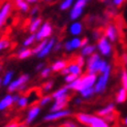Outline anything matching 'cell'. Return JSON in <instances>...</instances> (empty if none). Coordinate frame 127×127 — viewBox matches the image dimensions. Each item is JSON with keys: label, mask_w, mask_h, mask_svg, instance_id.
<instances>
[{"label": "cell", "mask_w": 127, "mask_h": 127, "mask_svg": "<svg viewBox=\"0 0 127 127\" xmlns=\"http://www.w3.org/2000/svg\"><path fill=\"white\" fill-rule=\"evenodd\" d=\"M110 63L107 62L105 59H102L101 56L98 52H95L94 54L90 55L87 57L86 59V71L90 73H100L104 71L106 67L109 66Z\"/></svg>", "instance_id": "6da1fadb"}, {"label": "cell", "mask_w": 127, "mask_h": 127, "mask_svg": "<svg viewBox=\"0 0 127 127\" xmlns=\"http://www.w3.org/2000/svg\"><path fill=\"white\" fill-rule=\"evenodd\" d=\"M75 119L78 123L82 125L90 126V127H109L110 124L107 123L103 117L98 116L97 114H89L80 112L75 114Z\"/></svg>", "instance_id": "7a4b0ae2"}, {"label": "cell", "mask_w": 127, "mask_h": 127, "mask_svg": "<svg viewBox=\"0 0 127 127\" xmlns=\"http://www.w3.org/2000/svg\"><path fill=\"white\" fill-rule=\"evenodd\" d=\"M112 69H113L112 65L109 64V66L106 67L104 71L98 73L96 82H95V85H94V90L96 94L102 95L105 92L107 86H109L111 77H112Z\"/></svg>", "instance_id": "3957f363"}, {"label": "cell", "mask_w": 127, "mask_h": 127, "mask_svg": "<svg viewBox=\"0 0 127 127\" xmlns=\"http://www.w3.org/2000/svg\"><path fill=\"white\" fill-rule=\"evenodd\" d=\"M96 50L102 57L110 58L114 54L113 42L109 38H106L104 35H101L96 40Z\"/></svg>", "instance_id": "277c9868"}, {"label": "cell", "mask_w": 127, "mask_h": 127, "mask_svg": "<svg viewBox=\"0 0 127 127\" xmlns=\"http://www.w3.org/2000/svg\"><path fill=\"white\" fill-rule=\"evenodd\" d=\"M30 80V75L27 73L21 74L16 80H12L9 85L7 86V91L9 93L17 92V91H25L27 88V84Z\"/></svg>", "instance_id": "5b68a950"}, {"label": "cell", "mask_w": 127, "mask_h": 127, "mask_svg": "<svg viewBox=\"0 0 127 127\" xmlns=\"http://www.w3.org/2000/svg\"><path fill=\"white\" fill-rule=\"evenodd\" d=\"M87 3L88 2L83 1V0H75L74 3L70 7V9L68 10L69 20H71V21L80 20V18L83 16L84 11L87 7Z\"/></svg>", "instance_id": "8992f818"}, {"label": "cell", "mask_w": 127, "mask_h": 127, "mask_svg": "<svg viewBox=\"0 0 127 127\" xmlns=\"http://www.w3.org/2000/svg\"><path fill=\"white\" fill-rule=\"evenodd\" d=\"M71 111L69 109H63L60 111H55V112H50L48 115H46L43 117V122H56V121H59V120L62 119H65L67 117H70L71 116Z\"/></svg>", "instance_id": "52a82bcc"}, {"label": "cell", "mask_w": 127, "mask_h": 127, "mask_svg": "<svg viewBox=\"0 0 127 127\" xmlns=\"http://www.w3.org/2000/svg\"><path fill=\"white\" fill-rule=\"evenodd\" d=\"M54 32V28L49 21L43 22L41 24V26L39 29L35 32V37H36V41H40L43 39H48L51 36L53 35Z\"/></svg>", "instance_id": "ba28073f"}, {"label": "cell", "mask_w": 127, "mask_h": 127, "mask_svg": "<svg viewBox=\"0 0 127 127\" xmlns=\"http://www.w3.org/2000/svg\"><path fill=\"white\" fill-rule=\"evenodd\" d=\"M97 75L98 74H96V73L86 72L85 74H82L81 77H79V79H80V88H79V91L82 90V89H85V88L94 87L95 82H96V79H97Z\"/></svg>", "instance_id": "9c48e42d"}, {"label": "cell", "mask_w": 127, "mask_h": 127, "mask_svg": "<svg viewBox=\"0 0 127 127\" xmlns=\"http://www.w3.org/2000/svg\"><path fill=\"white\" fill-rule=\"evenodd\" d=\"M103 35L106 38H109L113 43H115L119 39V29L115 24L110 23L103 29Z\"/></svg>", "instance_id": "30bf717a"}, {"label": "cell", "mask_w": 127, "mask_h": 127, "mask_svg": "<svg viewBox=\"0 0 127 127\" xmlns=\"http://www.w3.org/2000/svg\"><path fill=\"white\" fill-rule=\"evenodd\" d=\"M41 112V106L39 104H33L29 107V110L27 112L26 115V119H25V124L26 125H30L32 124L36 118L39 116V114Z\"/></svg>", "instance_id": "8fae6325"}, {"label": "cell", "mask_w": 127, "mask_h": 127, "mask_svg": "<svg viewBox=\"0 0 127 127\" xmlns=\"http://www.w3.org/2000/svg\"><path fill=\"white\" fill-rule=\"evenodd\" d=\"M12 10V3L10 1H6L1 7H0V28L4 26V24L7 21Z\"/></svg>", "instance_id": "7c38bea8"}, {"label": "cell", "mask_w": 127, "mask_h": 127, "mask_svg": "<svg viewBox=\"0 0 127 127\" xmlns=\"http://www.w3.org/2000/svg\"><path fill=\"white\" fill-rule=\"evenodd\" d=\"M56 41H57V38H56V37H55V36H53V37L51 36L50 38L48 39V41H47V43H46V46L43 47V49H42L36 56L38 57V58H44V57L49 56L51 53L53 52V49H54V46H55Z\"/></svg>", "instance_id": "4fadbf2b"}, {"label": "cell", "mask_w": 127, "mask_h": 127, "mask_svg": "<svg viewBox=\"0 0 127 127\" xmlns=\"http://www.w3.org/2000/svg\"><path fill=\"white\" fill-rule=\"evenodd\" d=\"M84 31V24L81 21H72V23L69 25L68 27V32L72 36H80Z\"/></svg>", "instance_id": "5bb4252c"}, {"label": "cell", "mask_w": 127, "mask_h": 127, "mask_svg": "<svg viewBox=\"0 0 127 127\" xmlns=\"http://www.w3.org/2000/svg\"><path fill=\"white\" fill-rule=\"evenodd\" d=\"M68 100H69V96L55 99L52 106H51V109H50V112H55V111H60L63 109H66L68 105Z\"/></svg>", "instance_id": "9a60e30c"}, {"label": "cell", "mask_w": 127, "mask_h": 127, "mask_svg": "<svg viewBox=\"0 0 127 127\" xmlns=\"http://www.w3.org/2000/svg\"><path fill=\"white\" fill-rule=\"evenodd\" d=\"M115 112H116V104L114 102H110V103H107L106 105L102 106L101 109H99L96 112V114L100 117H105V116L115 113Z\"/></svg>", "instance_id": "2e32d148"}, {"label": "cell", "mask_w": 127, "mask_h": 127, "mask_svg": "<svg viewBox=\"0 0 127 127\" xmlns=\"http://www.w3.org/2000/svg\"><path fill=\"white\" fill-rule=\"evenodd\" d=\"M15 103L14 101V96L12 94H6L5 96L0 100V111H4V110H7L8 107H10L12 104Z\"/></svg>", "instance_id": "e0dca14e"}, {"label": "cell", "mask_w": 127, "mask_h": 127, "mask_svg": "<svg viewBox=\"0 0 127 127\" xmlns=\"http://www.w3.org/2000/svg\"><path fill=\"white\" fill-rule=\"evenodd\" d=\"M69 91H70V89H69L67 86H63V87L58 88L57 90H55L51 95H52L53 99L55 100V99H58V98L69 96Z\"/></svg>", "instance_id": "ac0fdd59"}, {"label": "cell", "mask_w": 127, "mask_h": 127, "mask_svg": "<svg viewBox=\"0 0 127 127\" xmlns=\"http://www.w3.org/2000/svg\"><path fill=\"white\" fill-rule=\"evenodd\" d=\"M42 23H43V21H42V19L40 17H34L29 23V26H28L29 32L30 33H35L36 31L39 29V27L41 26Z\"/></svg>", "instance_id": "d6986e66"}, {"label": "cell", "mask_w": 127, "mask_h": 127, "mask_svg": "<svg viewBox=\"0 0 127 127\" xmlns=\"http://www.w3.org/2000/svg\"><path fill=\"white\" fill-rule=\"evenodd\" d=\"M127 101V90L123 87L119 88L115 95V103L117 104H123Z\"/></svg>", "instance_id": "ffe728a7"}, {"label": "cell", "mask_w": 127, "mask_h": 127, "mask_svg": "<svg viewBox=\"0 0 127 127\" xmlns=\"http://www.w3.org/2000/svg\"><path fill=\"white\" fill-rule=\"evenodd\" d=\"M67 68L69 70V73L74 74L75 77H81L83 74V67H81L79 64H77L74 61L72 62H68Z\"/></svg>", "instance_id": "44dd1931"}, {"label": "cell", "mask_w": 127, "mask_h": 127, "mask_svg": "<svg viewBox=\"0 0 127 127\" xmlns=\"http://www.w3.org/2000/svg\"><path fill=\"white\" fill-rule=\"evenodd\" d=\"M67 64H68V62L65 59H59V60H56L55 62L52 63L51 69H52L53 72H60L63 68L67 66Z\"/></svg>", "instance_id": "7402d4cb"}, {"label": "cell", "mask_w": 127, "mask_h": 127, "mask_svg": "<svg viewBox=\"0 0 127 127\" xmlns=\"http://www.w3.org/2000/svg\"><path fill=\"white\" fill-rule=\"evenodd\" d=\"M96 44H93V43H88L86 44L85 47L81 48V55H83L84 57H89L90 55L94 54L96 52Z\"/></svg>", "instance_id": "603a6c76"}, {"label": "cell", "mask_w": 127, "mask_h": 127, "mask_svg": "<svg viewBox=\"0 0 127 127\" xmlns=\"http://www.w3.org/2000/svg\"><path fill=\"white\" fill-rule=\"evenodd\" d=\"M33 55V52H32V50L29 49V47H23L20 51L18 52V59H20V60H25V59H28L29 57H31Z\"/></svg>", "instance_id": "cb8c5ba5"}, {"label": "cell", "mask_w": 127, "mask_h": 127, "mask_svg": "<svg viewBox=\"0 0 127 127\" xmlns=\"http://www.w3.org/2000/svg\"><path fill=\"white\" fill-rule=\"evenodd\" d=\"M79 94H80V96L83 99H90L96 93H95L94 87H90V88H85V89H82V90H80Z\"/></svg>", "instance_id": "d4e9b609"}, {"label": "cell", "mask_w": 127, "mask_h": 127, "mask_svg": "<svg viewBox=\"0 0 127 127\" xmlns=\"http://www.w3.org/2000/svg\"><path fill=\"white\" fill-rule=\"evenodd\" d=\"M15 3L18 9L22 12H28L30 10V4L26 0H15Z\"/></svg>", "instance_id": "484cf974"}, {"label": "cell", "mask_w": 127, "mask_h": 127, "mask_svg": "<svg viewBox=\"0 0 127 127\" xmlns=\"http://www.w3.org/2000/svg\"><path fill=\"white\" fill-rule=\"evenodd\" d=\"M75 0H62L59 4V9L61 11H66L69 10L70 7L72 6V4L74 3Z\"/></svg>", "instance_id": "4316f807"}, {"label": "cell", "mask_w": 127, "mask_h": 127, "mask_svg": "<svg viewBox=\"0 0 127 127\" xmlns=\"http://www.w3.org/2000/svg\"><path fill=\"white\" fill-rule=\"evenodd\" d=\"M120 82H121V87L127 90V69L124 66L120 71Z\"/></svg>", "instance_id": "83f0119b"}, {"label": "cell", "mask_w": 127, "mask_h": 127, "mask_svg": "<svg viewBox=\"0 0 127 127\" xmlns=\"http://www.w3.org/2000/svg\"><path fill=\"white\" fill-rule=\"evenodd\" d=\"M71 44L72 50H81V43H82V38L80 36H73L71 39H69Z\"/></svg>", "instance_id": "f1b7e54d"}, {"label": "cell", "mask_w": 127, "mask_h": 127, "mask_svg": "<svg viewBox=\"0 0 127 127\" xmlns=\"http://www.w3.org/2000/svg\"><path fill=\"white\" fill-rule=\"evenodd\" d=\"M36 42V37L35 33H30L29 36H27L23 41V47H30Z\"/></svg>", "instance_id": "f546056e"}, {"label": "cell", "mask_w": 127, "mask_h": 127, "mask_svg": "<svg viewBox=\"0 0 127 127\" xmlns=\"http://www.w3.org/2000/svg\"><path fill=\"white\" fill-rule=\"evenodd\" d=\"M12 77H14V71L12 70H7L5 72V74L2 78V85L4 86H8L9 83L12 81Z\"/></svg>", "instance_id": "4dcf8cb0"}, {"label": "cell", "mask_w": 127, "mask_h": 127, "mask_svg": "<svg viewBox=\"0 0 127 127\" xmlns=\"http://www.w3.org/2000/svg\"><path fill=\"white\" fill-rule=\"evenodd\" d=\"M29 104V97L28 96H20L19 100L17 101V105L19 109H25Z\"/></svg>", "instance_id": "1f68e13d"}, {"label": "cell", "mask_w": 127, "mask_h": 127, "mask_svg": "<svg viewBox=\"0 0 127 127\" xmlns=\"http://www.w3.org/2000/svg\"><path fill=\"white\" fill-rule=\"evenodd\" d=\"M49 39V38H48ZM48 39H43V40H40V41H38V43L36 44V46L32 49V52H33V55H37L38 54L40 51L43 49V47L46 46V43H47V41H48Z\"/></svg>", "instance_id": "d6a6232c"}, {"label": "cell", "mask_w": 127, "mask_h": 127, "mask_svg": "<svg viewBox=\"0 0 127 127\" xmlns=\"http://www.w3.org/2000/svg\"><path fill=\"white\" fill-rule=\"evenodd\" d=\"M52 100H54L53 97H52V95H44V96H42V97L39 99L38 104H39L40 106H46V105H48L50 102H52Z\"/></svg>", "instance_id": "836d02e7"}, {"label": "cell", "mask_w": 127, "mask_h": 127, "mask_svg": "<svg viewBox=\"0 0 127 127\" xmlns=\"http://www.w3.org/2000/svg\"><path fill=\"white\" fill-rule=\"evenodd\" d=\"M52 72H53V71H52V69H51V66H50V67H46V66H44V67L41 69V70H40V78H42V79H48Z\"/></svg>", "instance_id": "e575fe53"}, {"label": "cell", "mask_w": 127, "mask_h": 127, "mask_svg": "<svg viewBox=\"0 0 127 127\" xmlns=\"http://www.w3.org/2000/svg\"><path fill=\"white\" fill-rule=\"evenodd\" d=\"M74 62L79 64L81 67H84L86 65V57H84L83 55H79L74 58Z\"/></svg>", "instance_id": "d590c367"}, {"label": "cell", "mask_w": 127, "mask_h": 127, "mask_svg": "<svg viewBox=\"0 0 127 127\" xmlns=\"http://www.w3.org/2000/svg\"><path fill=\"white\" fill-rule=\"evenodd\" d=\"M54 87V82L53 81H48L42 85V91L43 92H50L53 90Z\"/></svg>", "instance_id": "8d00e7d4"}, {"label": "cell", "mask_w": 127, "mask_h": 127, "mask_svg": "<svg viewBox=\"0 0 127 127\" xmlns=\"http://www.w3.org/2000/svg\"><path fill=\"white\" fill-rule=\"evenodd\" d=\"M9 44H10V42H9V40L7 38L0 39V52L3 51V50H5V49H7L9 47Z\"/></svg>", "instance_id": "74e56055"}, {"label": "cell", "mask_w": 127, "mask_h": 127, "mask_svg": "<svg viewBox=\"0 0 127 127\" xmlns=\"http://www.w3.org/2000/svg\"><path fill=\"white\" fill-rule=\"evenodd\" d=\"M126 1L127 0H111V3L113 6H115L117 8H120L126 3Z\"/></svg>", "instance_id": "f35d334b"}, {"label": "cell", "mask_w": 127, "mask_h": 127, "mask_svg": "<svg viewBox=\"0 0 127 127\" xmlns=\"http://www.w3.org/2000/svg\"><path fill=\"white\" fill-rule=\"evenodd\" d=\"M104 118V120L105 121L109 123V124H112V123H114L115 122V120H116V112L115 113H113V114H110V115H107V116H105V117H103Z\"/></svg>", "instance_id": "ab89813d"}, {"label": "cell", "mask_w": 127, "mask_h": 127, "mask_svg": "<svg viewBox=\"0 0 127 127\" xmlns=\"http://www.w3.org/2000/svg\"><path fill=\"white\" fill-rule=\"evenodd\" d=\"M63 50H64L66 53L73 52V50L71 48V44H70V41H69V40H66V41L63 42Z\"/></svg>", "instance_id": "60d3db41"}, {"label": "cell", "mask_w": 127, "mask_h": 127, "mask_svg": "<svg viewBox=\"0 0 127 127\" xmlns=\"http://www.w3.org/2000/svg\"><path fill=\"white\" fill-rule=\"evenodd\" d=\"M78 77H75L74 74H71V73H68L66 75H64V82L65 84H70L71 82H73L75 79H77Z\"/></svg>", "instance_id": "b9f144b4"}, {"label": "cell", "mask_w": 127, "mask_h": 127, "mask_svg": "<svg viewBox=\"0 0 127 127\" xmlns=\"http://www.w3.org/2000/svg\"><path fill=\"white\" fill-rule=\"evenodd\" d=\"M62 127H78V123H75L73 121H70V120H67V121H64L61 124Z\"/></svg>", "instance_id": "7bdbcfd3"}, {"label": "cell", "mask_w": 127, "mask_h": 127, "mask_svg": "<svg viewBox=\"0 0 127 127\" xmlns=\"http://www.w3.org/2000/svg\"><path fill=\"white\" fill-rule=\"evenodd\" d=\"M61 49H63V43H62L61 41H58V40H57L56 43H55V46H54L53 52H59Z\"/></svg>", "instance_id": "ee69618b"}, {"label": "cell", "mask_w": 127, "mask_h": 127, "mask_svg": "<svg viewBox=\"0 0 127 127\" xmlns=\"http://www.w3.org/2000/svg\"><path fill=\"white\" fill-rule=\"evenodd\" d=\"M92 35H93V38H95V40H97L99 37H100L101 35H103V34H102V31H100V30H95V31H93Z\"/></svg>", "instance_id": "f6af8a7d"}, {"label": "cell", "mask_w": 127, "mask_h": 127, "mask_svg": "<svg viewBox=\"0 0 127 127\" xmlns=\"http://www.w3.org/2000/svg\"><path fill=\"white\" fill-rule=\"evenodd\" d=\"M38 11H39V7H38V6H33V7L30 9V15L32 16V17H36V15L38 14Z\"/></svg>", "instance_id": "bcb514c9"}, {"label": "cell", "mask_w": 127, "mask_h": 127, "mask_svg": "<svg viewBox=\"0 0 127 127\" xmlns=\"http://www.w3.org/2000/svg\"><path fill=\"white\" fill-rule=\"evenodd\" d=\"M121 60H122V63H123V66L127 69V54H126V53L122 54V56H121Z\"/></svg>", "instance_id": "7dc6e473"}, {"label": "cell", "mask_w": 127, "mask_h": 127, "mask_svg": "<svg viewBox=\"0 0 127 127\" xmlns=\"http://www.w3.org/2000/svg\"><path fill=\"white\" fill-rule=\"evenodd\" d=\"M44 66H46V64H44L43 62H39L38 64L36 65V67H35V70H36V71H40V70H41V69H42Z\"/></svg>", "instance_id": "c3c4849f"}, {"label": "cell", "mask_w": 127, "mask_h": 127, "mask_svg": "<svg viewBox=\"0 0 127 127\" xmlns=\"http://www.w3.org/2000/svg\"><path fill=\"white\" fill-rule=\"evenodd\" d=\"M89 38L88 37H84V38H82V43H81V48H83V47H85L86 44H88L89 43Z\"/></svg>", "instance_id": "681fc988"}, {"label": "cell", "mask_w": 127, "mask_h": 127, "mask_svg": "<svg viewBox=\"0 0 127 127\" xmlns=\"http://www.w3.org/2000/svg\"><path fill=\"white\" fill-rule=\"evenodd\" d=\"M60 73H61V74L63 75V77H64V75H66V74H68V73H69V70H68L67 66H66V67H64V68H63L62 70L60 71Z\"/></svg>", "instance_id": "f907efd6"}, {"label": "cell", "mask_w": 127, "mask_h": 127, "mask_svg": "<svg viewBox=\"0 0 127 127\" xmlns=\"http://www.w3.org/2000/svg\"><path fill=\"white\" fill-rule=\"evenodd\" d=\"M6 126H7V127H18V126H20V124H19L18 122H10Z\"/></svg>", "instance_id": "816d5d0a"}, {"label": "cell", "mask_w": 127, "mask_h": 127, "mask_svg": "<svg viewBox=\"0 0 127 127\" xmlns=\"http://www.w3.org/2000/svg\"><path fill=\"white\" fill-rule=\"evenodd\" d=\"M82 99H83V98H75L74 99V104H77V105H80L81 103H82V101H83V100H82Z\"/></svg>", "instance_id": "f5cc1de1"}, {"label": "cell", "mask_w": 127, "mask_h": 127, "mask_svg": "<svg viewBox=\"0 0 127 127\" xmlns=\"http://www.w3.org/2000/svg\"><path fill=\"white\" fill-rule=\"evenodd\" d=\"M26 1H27L29 4H35L37 1H38V0H26Z\"/></svg>", "instance_id": "db71d44e"}, {"label": "cell", "mask_w": 127, "mask_h": 127, "mask_svg": "<svg viewBox=\"0 0 127 127\" xmlns=\"http://www.w3.org/2000/svg\"><path fill=\"white\" fill-rule=\"evenodd\" d=\"M123 125H124V126H127V116L123 119Z\"/></svg>", "instance_id": "11a10c76"}, {"label": "cell", "mask_w": 127, "mask_h": 127, "mask_svg": "<svg viewBox=\"0 0 127 127\" xmlns=\"http://www.w3.org/2000/svg\"><path fill=\"white\" fill-rule=\"evenodd\" d=\"M40 1H42V2H52L53 0H40Z\"/></svg>", "instance_id": "9f6ffc18"}, {"label": "cell", "mask_w": 127, "mask_h": 127, "mask_svg": "<svg viewBox=\"0 0 127 127\" xmlns=\"http://www.w3.org/2000/svg\"><path fill=\"white\" fill-rule=\"evenodd\" d=\"M83 1H86V2H90V1H92V0H83Z\"/></svg>", "instance_id": "6f0895ef"}, {"label": "cell", "mask_w": 127, "mask_h": 127, "mask_svg": "<svg viewBox=\"0 0 127 127\" xmlns=\"http://www.w3.org/2000/svg\"><path fill=\"white\" fill-rule=\"evenodd\" d=\"M1 69H2V65L0 64V72H1Z\"/></svg>", "instance_id": "680465c9"}, {"label": "cell", "mask_w": 127, "mask_h": 127, "mask_svg": "<svg viewBox=\"0 0 127 127\" xmlns=\"http://www.w3.org/2000/svg\"><path fill=\"white\" fill-rule=\"evenodd\" d=\"M0 85H2V79H0Z\"/></svg>", "instance_id": "91938a15"}]
</instances>
